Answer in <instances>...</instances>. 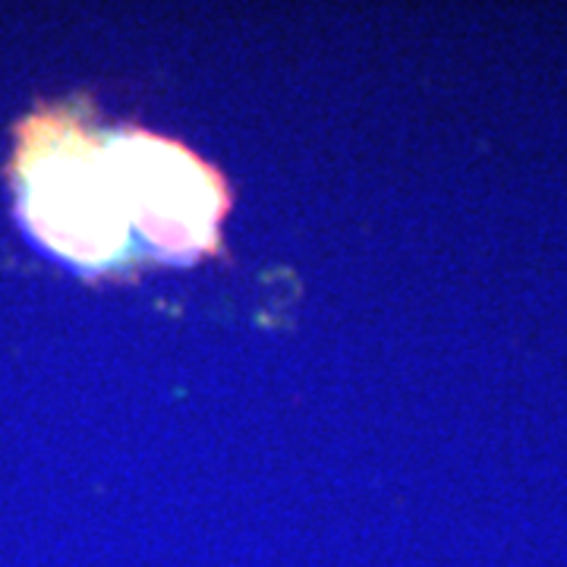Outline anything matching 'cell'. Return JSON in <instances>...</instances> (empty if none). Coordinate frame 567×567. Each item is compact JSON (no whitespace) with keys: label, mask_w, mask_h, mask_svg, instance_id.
Here are the masks:
<instances>
[{"label":"cell","mask_w":567,"mask_h":567,"mask_svg":"<svg viewBox=\"0 0 567 567\" xmlns=\"http://www.w3.org/2000/svg\"><path fill=\"white\" fill-rule=\"evenodd\" d=\"M20 208L29 230L70 262L102 265L121 252L123 183L114 148L66 114L20 126Z\"/></svg>","instance_id":"1"},{"label":"cell","mask_w":567,"mask_h":567,"mask_svg":"<svg viewBox=\"0 0 567 567\" xmlns=\"http://www.w3.org/2000/svg\"><path fill=\"white\" fill-rule=\"evenodd\" d=\"M121 171L123 199L140 215L152 244L171 252H193L208 244L218 224V181L183 148L152 136L111 142Z\"/></svg>","instance_id":"2"}]
</instances>
